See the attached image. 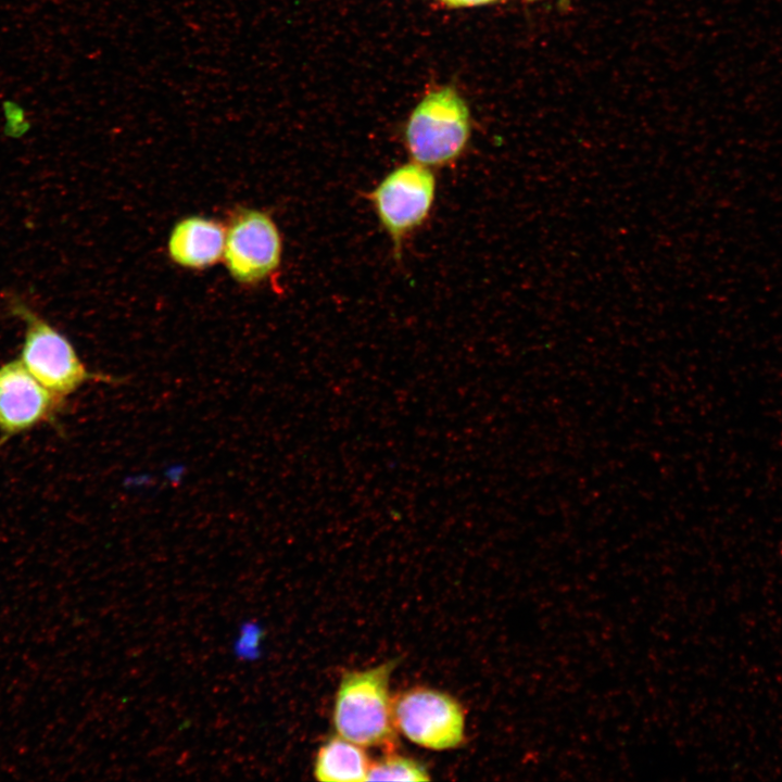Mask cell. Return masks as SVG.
I'll return each mask as SVG.
<instances>
[{"mask_svg": "<svg viewBox=\"0 0 782 782\" xmlns=\"http://www.w3.org/2000/svg\"><path fill=\"white\" fill-rule=\"evenodd\" d=\"M63 398L14 360L0 366V430L15 434L51 417Z\"/></svg>", "mask_w": 782, "mask_h": 782, "instance_id": "52a82bcc", "label": "cell"}, {"mask_svg": "<svg viewBox=\"0 0 782 782\" xmlns=\"http://www.w3.org/2000/svg\"><path fill=\"white\" fill-rule=\"evenodd\" d=\"M436 189L432 168L411 161L393 168L367 193L398 257L405 239L429 217Z\"/></svg>", "mask_w": 782, "mask_h": 782, "instance_id": "3957f363", "label": "cell"}, {"mask_svg": "<svg viewBox=\"0 0 782 782\" xmlns=\"http://www.w3.org/2000/svg\"><path fill=\"white\" fill-rule=\"evenodd\" d=\"M370 762L363 746L337 734L318 748L313 773L319 781H366Z\"/></svg>", "mask_w": 782, "mask_h": 782, "instance_id": "9c48e42d", "label": "cell"}, {"mask_svg": "<svg viewBox=\"0 0 782 782\" xmlns=\"http://www.w3.org/2000/svg\"><path fill=\"white\" fill-rule=\"evenodd\" d=\"M13 312L26 321L25 341L20 360L51 392L64 398L89 380H111L105 376L90 373L71 342L23 303H14Z\"/></svg>", "mask_w": 782, "mask_h": 782, "instance_id": "277c9868", "label": "cell"}, {"mask_svg": "<svg viewBox=\"0 0 782 782\" xmlns=\"http://www.w3.org/2000/svg\"><path fill=\"white\" fill-rule=\"evenodd\" d=\"M398 663V659H390L342 674L332 709V723L338 735L363 747H392L395 744L389 683Z\"/></svg>", "mask_w": 782, "mask_h": 782, "instance_id": "6da1fadb", "label": "cell"}, {"mask_svg": "<svg viewBox=\"0 0 782 782\" xmlns=\"http://www.w3.org/2000/svg\"><path fill=\"white\" fill-rule=\"evenodd\" d=\"M470 136V114L452 88L430 92L412 112L404 140L413 162L438 168L457 160Z\"/></svg>", "mask_w": 782, "mask_h": 782, "instance_id": "7a4b0ae2", "label": "cell"}, {"mask_svg": "<svg viewBox=\"0 0 782 782\" xmlns=\"http://www.w3.org/2000/svg\"><path fill=\"white\" fill-rule=\"evenodd\" d=\"M226 228L210 217L188 216L172 229L167 251L185 268L201 269L217 263L224 254Z\"/></svg>", "mask_w": 782, "mask_h": 782, "instance_id": "ba28073f", "label": "cell"}, {"mask_svg": "<svg viewBox=\"0 0 782 782\" xmlns=\"http://www.w3.org/2000/svg\"><path fill=\"white\" fill-rule=\"evenodd\" d=\"M396 730L413 743L433 751L457 747L465 737V712L450 694L415 686L392 698Z\"/></svg>", "mask_w": 782, "mask_h": 782, "instance_id": "5b68a950", "label": "cell"}, {"mask_svg": "<svg viewBox=\"0 0 782 782\" xmlns=\"http://www.w3.org/2000/svg\"><path fill=\"white\" fill-rule=\"evenodd\" d=\"M282 240L265 212L240 209L226 227L224 261L230 276L243 285L267 279L281 263Z\"/></svg>", "mask_w": 782, "mask_h": 782, "instance_id": "8992f818", "label": "cell"}, {"mask_svg": "<svg viewBox=\"0 0 782 782\" xmlns=\"http://www.w3.org/2000/svg\"><path fill=\"white\" fill-rule=\"evenodd\" d=\"M370 780L428 781L430 777L418 760L389 752L370 762L366 781Z\"/></svg>", "mask_w": 782, "mask_h": 782, "instance_id": "30bf717a", "label": "cell"}, {"mask_svg": "<svg viewBox=\"0 0 782 782\" xmlns=\"http://www.w3.org/2000/svg\"><path fill=\"white\" fill-rule=\"evenodd\" d=\"M443 3L450 5V7H472V5H480L485 3H491L496 0H441Z\"/></svg>", "mask_w": 782, "mask_h": 782, "instance_id": "8fae6325", "label": "cell"}]
</instances>
